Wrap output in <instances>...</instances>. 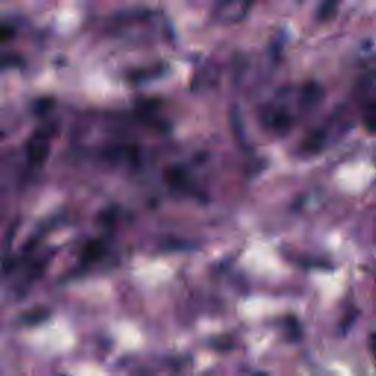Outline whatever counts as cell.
I'll return each mask as SVG.
<instances>
[{
	"label": "cell",
	"mask_w": 376,
	"mask_h": 376,
	"mask_svg": "<svg viewBox=\"0 0 376 376\" xmlns=\"http://www.w3.org/2000/svg\"><path fill=\"white\" fill-rule=\"evenodd\" d=\"M263 122L267 125L270 131H274L277 134H285L291 130L294 119H292L291 114L285 108L277 106V108H269L265 112Z\"/></svg>",
	"instance_id": "6da1fadb"
},
{
	"label": "cell",
	"mask_w": 376,
	"mask_h": 376,
	"mask_svg": "<svg viewBox=\"0 0 376 376\" xmlns=\"http://www.w3.org/2000/svg\"><path fill=\"white\" fill-rule=\"evenodd\" d=\"M338 2H340V0H325V2L322 4L321 11H319V16H321L322 19L329 18V16L333 13V11H336Z\"/></svg>",
	"instance_id": "8992f818"
},
{
	"label": "cell",
	"mask_w": 376,
	"mask_h": 376,
	"mask_svg": "<svg viewBox=\"0 0 376 376\" xmlns=\"http://www.w3.org/2000/svg\"><path fill=\"white\" fill-rule=\"evenodd\" d=\"M13 35V30L5 24H0V43L8 41Z\"/></svg>",
	"instance_id": "52a82bcc"
},
{
	"label": "cell",
	"mask_w": 376,
	"mask_h": 376,
	"mask_svg": "<svg viewBox=\"0 0 376 376\" xmlns=\"http://www.w3.org/2000/svg\"><path fill=\"white\" fill-rule=\"evenodd\" d=\"M49 152V138L43 131H37L28 143V156L34 162L45 160Z\"/></svg>",
	"instance_id": "3957f363"
},
{
	"label": "cell",
	"mask_w": 376,
	"mask_h": 376,
	"mask_svg": "<svg viewBox=\"0 0 376 376\" xmlns=\"http://www.w3.org/2000/svg\"><path fill=\"white\" fill-rule=\"evenodd\" d=\"M248 9V0H223L219 5L218 15L226 23H236L243 19Z\"/></svg>",
	"instance_id": "7a4b0ae2"
},
{
	"label": "cell",
	"mask_w": 376,
	"mask_h": 376,
	"mask_svg": "<svg viewBox=\"0 0 376 376\" xmlns=\"http://www.w3.org/2000/svg\"><path fill=\"white\" fill-rule=\"evenodd\" d=\"M365 125L366 128L372 133H376V104L367 108L366 111V118H365Z\"/></svg>",
	"instance_id": "5b68a950"
},
{
	"label": "cell",
	"mask_w": 376,
	"mask_h": 376,
	"mask_svg": "<svg viewBox=\"0 0 376 376\" xmlns=\"http://www.w3.org/2000/svg\"><path fill=\"white\" fill-rule=\"evenodd\" d=\"M0 137H2V134H0Z\"/></svg>",
	"instance_id": "9c48e42d"
},
{
	"label": "cell",
	"mask_w": 376,
	"mask_h": 376,
	"mask_svg": "<svg viewBox=\"0 0 376 376\" xmlns=\"http://www.w3.org/2000/svg\"><path fill=\"white\" fill-rule=\"evenodd\" d=\"M326 136L328 133L322 128H316V130H313L304 140L303 143V148L306 152L309 153H316L319 152L322 148H324V144L326 141Z\"/></svg>",
	"instance_id": "277c9868"
},
{
	"label": "cell",
	"mask_w": 376,
	"mask_h": 376,
	"mask_svg": "<svg viewBox=\"0 0 376 376\" xmlns=\"http://www.w3.org/2000/svg\"><path fill=\"white\" fill-rule=\"evenodd\" d=\"M372 348H373V351L376 354V336H372Z\"/></svg>",
	"instance_id": "ba28073f"
}]
</instances>
